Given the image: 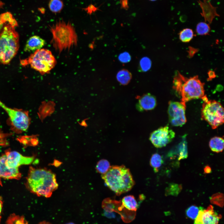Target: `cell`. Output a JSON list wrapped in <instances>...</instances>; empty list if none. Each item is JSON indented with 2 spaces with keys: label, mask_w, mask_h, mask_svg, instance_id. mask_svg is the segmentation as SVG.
Listing matches in <instances>:
<instances>
[{
  "label": "cell",
  "mask_w": 224,
  "mask_h": 224,
  "mask_svg": "<svg viewBox=\"0 0 224 224\" xmlns=\"http://www.w3.org/2000/svg\"><path fill=\"white\" fill-rule=\"evenodd\" d=\"M132 78L131 73L128 70L123 69L118 72L117 75V79L118 81L122 85L128 84Z\"/></svg>",
  "instance_id": "cell-19"
},
{
  "label": "cell",
  "mask_w": 224,
  "mask_h": 224,
  "mask_svg": "<svg viewBox=\"0 0 224 224\" xmlns=\"http://www.w3.org/2000/svg\"><path fill=\"white\" fill-rule=\"evenodd\" d=\"M137 98L138 100L136 107L139 111L142 112L151 110L156 106V98L150 93H147Z\"/></svg>",
  "instance_id": "cell-14"
},
{
  "label": "cell",
  "mask_w": 224,
  "mask_h": 224,
  "mask_svg": "<svg viewBox=\"0 0 224 224\" xmlns=\"http://www.w3.org/2000/svg\"><path fill=\"white\" fill-rule=\"evenodd\" d=\"M45 40L37 35L30 37L27 40L24 50L26 52H33L40 49L44 45Z\"/></svg>",
  "instance_id": "cell-15"
},
{
  "label": "cell",
  "mask_w": 224,
  "mask_h": 224,
  "mask_svg": "<svg viewBox=\"0 0 224 224\" xmlns=\"http://www.w3.org/2000/svg\"><path fill=\"white\" fill-rule=\"evenodd\" d=\"M56 63V59L51 52L44 49L35 51L28 58L21 61L22 65L29 64L32 68L42 75L49 73Z\"/></svg>",
  "instance_id": "cell-6"
},
{
  "label": "cell",
  "mask_w": 224,
  "mask_h": 224,
  "mask_svg": "<svg viewBox=\"0 0 224 224\" xmlns=\"http://www.w3.org/2000/svg\"><path fill=\"white\" fill-rule=\"evenodd\" d=\"M194 35V33L192 29L186 28L180 32L179 38L182 42H188L192 39Z\"/></svg>",
  "instance_id": "cell-23"
},
{
  "label": "cell",
  "mask_w": 224,
  "mask_h": 224,
  "mask_svg": "<svg viewBox=\"0 0 224 224\" xmlns=\"http://www.w3.org/2000/svg\"><path fill=\"white\" fill-rule=\"evenodd\" d=\"M110 166L108 161L105 159H101L97 162L96 169L98 172L102 175L106 173Z\"/></svg>",
  "instance_id": "cell-24"
},
{
  "label": "cell",
  "mask_w": 224,
  "mask_h": 224,
  "mask_svg": "<svg viewBox=\"0 0 224 224\" xmlns=\"http://www.w3.org/2000/svg\"><path fill=\"white\" fill-rule=\"evenodd\" d=\"M0 107L8 115L9 124L12 131L17 133H21L28 129L30 119L27 111L8 107L0 100Z\"/></svg>",
  "instance_id": "cell-8"
},
{
  "label": "cell",
  "mask_w": 224,
  "mask_h": 224,
  "mask_svg": "<svg viewBox=\"0 0 224 224\" xmlns=\"http://www.w3.org/2000/svg\"><path fill=\"white\" fill-rule=\"evenodd\" d=\"M94 6L92 5H89L86 8H83L85 11H86L88 13L91 14V13L93 11H94V9L95 8Z\"/></svg>",
  "instance_id": "cell-31"
},
{
  "label": "cell",
  "mask_w": 224,
  "mask_h": 224,
  "mask_svg": "<svg viewBox=\"0 0 224 224\" xmlns=\"http://www.w3.org/2000/svg\"><path fill=\"white\" fill-rule=\"evenodd\" d=\"M209 146L211 150L213 152L217 153L222 152L224 149L223 138L219 137L212 138L210 140Z\"/></svg>",
  "instance_id": "cell-17"
},
{
  "label": "cell",
  "mask_w": 224,
  "mask_h": 224,
  "mask_svg": "<svg viewBox=\"0 0 224 224\" xmlns=\"http://www.w3.org/2000/svg\"><path fill=\"white\" fill-rule=\"evenodd\" d=\"M220 217L211 205L206 209L200 208L194 224H218Z\"/></svg>",
  "instance_id": "cell-11"
},
{
  "label": "cell",
  "mask_w": 224,
  "mask_h": 224,
  "mask_svg": "<svg viewBox=\"0 0 224 224\" xmlns=\"http://www.w3.org/2000/svg\"><path fill=\"white\" fill-rule=\"evenodd\" d=\"M204 172L206 174H208L211 172V169L210 167L208 166H207L204 168Z\"/></svg>",
  "instance_id": "cell-34"
},
{
  "label": "cell",
  "mask_w": 224,
  "mask_h": 224,
  "mask_svg": "<svg viewBox=\"0 0 224 224\" xmlns=\"http://www.w3.org/2000/svg\"><path fill=\"white\" fill-rule=\"evenodd\" d=\"M204 85L198 76L187 78L177 71L173 87L180 96L181 102L186 105V102L193 99H201L203 101L208 100L205 94Z\"/></svg>",
  "instance_id": "cell-2"
},
{
  "label": "cell",
  "mask_w": 224,
  "mask_h": 224,
  "mask_svg": "<svg viewBox=\"0 0 224 224\" xmlns=\"http://www.w3.org/2000/svg\"><path fill=\"white\" fill-rule=\"evenodd\" d=\"M210 30L209 24L204 22H200L197 25L196 30L199 35H204L208 34Z\"/></svg>",
  "instance_id": "cell-25"
},
{
  "label": "cell",
  "mask_w": 224,
  "mask_h": 224,
  "mask_svg": "<svg viewBox=\"0 0 224 224\" xmlns=\"http://www.w3.org/2000/svg\"><path fill=\"white\" fill-rule=\"evenodd\" d=\"M14 26L7 24L0 31V63L3 64L9 63L19 49V35Z\"/></svg>",
  "instance_id": "cell-5"
},
{
  "label": "cell",
  "mask_w": 224,
  "mask_h": 224,
  "mask_svg": "<svg viewBox=\"0 0 224 224\" xmlns=\"http://www.w3.org/2000/svg\"><path fill=\"white\" fill-rule=\"evenodd\" d=\"M151 61L148 57L142 58L140 62V66L142 70L146 72L151 67Z\"/></svg>",
  "instance_id": "cell-28"
},
{
  "label": "cell",
  "mask_w": 224,
  "mask_h": 224,
  "mask_svg": "<svg viewBox=\"0 0 224 224\" xmlns=\"http://www.w3.org/2000/svg\"><path fill=\"white\" fill-rule=\"evenodd\" d=\"M163 162L161 156L157 153L152 156L150 161L151 166L153 168L155 172L158 171V169L161 166Z\"/></svg>",
  "instance_id": "cell-21"
},
{
  "label": "cell",
  "mask_w": 224,
  "mask_h": 224,
  "mask_svg": "<svg viewBox=\"0 0 224 224\" xmlns=\"http://www.w3.org/2000/svg\"><path fill=\"white\" fill-rule=\"evenodd\" d=\"M186 105L181 102H169L168 113L169 121L172 125L178 126L186 123Z\"/></svg>",
  "instance_id": "cell-9"
},
{
  "label": "cell",
  "mask_w": 224,
  "mask_h": 224,
  "mask_svg": "<svg viewBox=\"0 0 224 224\" xmlns=\"http://www.w3.org/2000/svg\"><path fill=\"white\" fill-rule=\"evenodd\" d=\"M181 189L182 187L181 185L171 184L167 188L166 194V195H171L177 196L180 192Z\"/></svg>",
  "instance_id": "cell-26"
},
{
  "label": "cell",
  "mask_w": 224,
  "mask_h": 224,
  "mask_svg": "<svg viewBox=\"0 0 224 224\" xmlns=\"http://www.w3.org/2000/svg\"><path fill=\"white\" fill-rule=\"evenodd\" d=\"M50 30L52 35L51 43L59 54L77 45V35L70 22L59 20L50 26Z\"/></svg>",
  "instance_id": "cell-3"
},
{
  "label": "cell",
  "mask_w": 224,
  "mask_h": 224,
  "mask_svg": "<svg viewBox=\"0 0 224 224\" xmlns=\"http://www.w3.org/2000/svg\"><path fill=\"white\" fill-rule=\"evenodd\" d=\"M208 73L209 79H212L216 76L215 72L213 71L210 70L208 72Z\"/></svg>",
  "instance_id": "cell-33"
},
{
  "label": "cell",
  "mask_w": 224,
  "mask_h": 224,
  "mask_svg": "<svg viewBox=\"0 0 224 224\" xmlns=\"http://www.w3.org/2000/svg\"><path fill=\"white\" fill-rule=\"evenodd\" d=\"M6 154L0 157V178L6 179H19L21 175L18 168H12L6 164Z\"/></svg>",
  "instance_id": "cell-13"
},
{
  "label": "cell",
  "mask_w": 224,
  "mask_h": 224,
  "mask_svg": "<svg viewBox=\"0 0 224 224\" xmlns=\"http://www.w3.org/2000/svg\"><path fill=\"white\" fill-rule=\"evenodd\" d=\"M2 206H3L2 199V198L0 196V223L1 218V213L2 210Z\"/></svg>",
  "instance_id": "cell-35"
},
{
  "label": "cell",
  "mask_w": 224,
  "mask_h": 224,
  "mask_svg": "<svg viewBox=\"0 0 224 224\" xmlns=\"http://www.w3.org/2000/svg\"><path fill=\"white\" fill-rule=\"evenodd\" d=\"M26 185L32 193L47 198L51 197L58 186L55 175L50 170L32 167L28 172Z\"/></svg>",
  "instance_id": "cell-1"
},
{
  "label": "cell",
  "mask_w": 224,
  "mask_h": 224,
  "mask_svg": "<svg viewBox=\"0 0 224 224\" xmlns=\"http://www.w3.org/2000/svg\"><path fill=\"white\" fill-rule=\"evenodd\" d=\"M123 207L133 211H136L138 206L137 201L134 197L132 195L124 197L121 201Z\"/></svg>",
  "instance_id": "cell-18"
},
{
  "label": "cell",
  "mask_w": 224,
  "mask_h": 224,
  "mask_svg": "<svg viewBox=\"0 0 224 224\" xmlns=\"http://www.w3.org/2000/svg\"><path fill=\"white\" fill-rule=\"evenodd\" d=\"M119 59L121 62L126 63L130 60L131 56L128 53L125 52L119 55Z\"/></svg>",
  "instance_id": "cell-30"
},
{
  "label": "cell",
  "mask_w": 224,
  "mask_h": 224,
  "mask_svg": "<svg viewBox=\"0 0 224 224\" xmlns=\"http://www.w3.org/2000/svg\"><path fill=\"white\" fill-rule=\"evenodd\" d=\"M55 103L51 101H43L39 109L38 115L42 121L48 116L50 115L55 110Z\"/></svg>",
  "instance_id": "cell-16"
},
{
  "label": "cell",
  "mask_w": 224,
  "mask_h": 224,
  "mask_svg": "<svg viewBox=\"0 0 224 224\" xmlns=\"http://www.w3.org/2000/svg\"><path fill=\"white\" fill-rule=\"evenodd\" d=\"M200 208L195 205L190 206L186 211L187 216L190 219H195L198 214Z\"/></svg>",
  "instance_id": "cell-27"
},
{
  "label": "cell",
  "mask_w": 224,
  "mask_h": 224,
  "mask_svg": "<svg viewBox=\"0 0 224 224\" xmlns=\"http://www.w3.org/2000/svg\"><path fill=\"white\" fill-rule=\"evenodd\" d=\"M38 224H51L50 223L46 221H43L40 222Z\"/></svg>",
  "instance_id": "cell-38"
},
{
  "label": "cell",
  "mask_w": 224,
  "mask_h": 224,
  "mask_svg": "<svg viewBox=\"0 0 224 224\" xmlns=\"http://www.w3.org/2000/svg\"><path fill=\"white\" fill-rule=\"evenodd\" d=\"M177 149L179 160L187 158L188 156V149L186 143L185 141H182L179 145Z\"/></svg>",
  "instance_id": "cell-22"
},
{
  "label": "cell",
  "mask_w": 224,
  "mask_h": 224,
  "mask_svg": "<svg viewBox=\"0 0 224 224\" xmlns=\"http://www.w3.org/2000/svg\"><path fill=\"white\" fill-rule=\"evenodd\" d=\"M201 110L202 119L207 121L213 129L224 123V109L221 103L214 100L203 101Z\"/></svg>",
  "instance_id": "cell-7"
},
{
  "label": "cell",
  "mask_w": 224,
  "mask_h": 224,
  "mask_svg": "<svg viewBox=\"0 0 224 224\" xmlns=\"http://www.w3.org/2000/svg\"><path fill=\"white\" fill-rule=\"evenodd\" d=\"M175 135V132L166 126L161 127L152 132L149 139L155 147L161 148L170 142Z\"/></svg>",
  "instance_id": "cell-10"
},
{
  "label": "cell",
  "mask_w": 224,
  "mask_h": 224,
  "mask_svg": "<svg viewBox=\"0 0 224 224\" xmlns=\"http://www.w3.org/2000/svg\"><path fill=\"white\" fill-rule=\"evenodd\" d=\"M210 200L212 203L222 206L223 204V194L220 193L214 194L211 197Z\"/></svg>",
  "instance_id": "cell-29"
},
{
  "label": "cell",
  "mask_w": 224,
  "mask_h": 224,
  "mask_svg": "<svg viewBox=\"0 0 224 224\" xmlns=\"http://www.w3.org/2000/svg\"><path fill=\"white\" fill-rule=\"evenodd\" d=\"M6 163L10 167L18 168L21 165L31 164L34 160L32 157L25 156L16 151H7L5 153Z\"/></svg>",
  "instance_id": "cell-12"
},
{
  "label": "cell",
  "mask_w": 224,
  "mask_h": 224,
  "mask_svg": "<svg viewBox=\"0 0 224 224\" xmlns=\"http://www.w3.org/2000/svg\"><path fill=\"white\" fill-rule=\"evenodd\" d=\"M63 6V2L61 0H50L48 4L50 10L55 13L60 12Z\"/></svg>",
  "instance_id": "cell-20"
},
{
  "label": "cell",
  "mask_w": 224,
  "mask_h": 224,
  "mask_svg": "<svg viewBox=\"0 0 224 224\" xmlns=\"http://www.w3.org/2000/svg\"><path fill=\"white\" fill-rule=\"evenodd\" d=\"M106 185L117 195L130 190L134 181L129 170L124 166H113L101 176Z\"/></svg>",
  "instance_id": "cell-4"
},
{
  "label": "cell",
  "mask_w": 224,
  "mask_h": 224,
  "mask_svg": "<svg viewBox=\"0 0 224 224\" xmlns=\"http://www.w3.org/2000/svg\"><path fill=\"white\" fill-rule=\"evenodd\" d=\"M4 23L2 21L0 18V31L3 27V25Z\"/></svg>",
  "instance_id": "cell-36"
},
{
  "label": "cell",
  "mask_w": 224,
  "mask_h": 224,
  "mask_svg": "<svg viewBox=\"0 0 224 224\" xmlns=\"http://www.w3.org/2000/svg\"><path fill=\"white\" fill-rule=\"evenodd\" d=\"M85 119L84 120H83L82 121V122L79 124H80L82 126H84L85 127H86L87 126V124L85 121Z\"/></svg>",
  "instance_id": "cell-37"
},
{
  "label": "cell",
  "mask_w": 224,
  "mask_h": 224,
  "mask_svg": "<svg viewBox=\"0 0 224 224\" xmlns=\"http://www.w3.org/2000/svg\"><path fill=\"white\" fill-rule=\"evenodd\" d=\"M197 49L193 47H189L188 52L189 56L190 57H192L197 52Z\"/></svg>",
  "instance_id": "cell-32"
},
{
  "label": "cell",
  "mask_w": 224,
  "mask_h": 224,
  "mask_svg": "<svg viewBox=\"0 0 224 224\" xmlns=\"http://www.w3.org/2000/svg\"><path fill=\"white\" fill-rule=\"evenodd\" d=\"M150 0V1H156V0Z\"/></svg>",
  "instance_id": "cell-39"
}]
</instances>
